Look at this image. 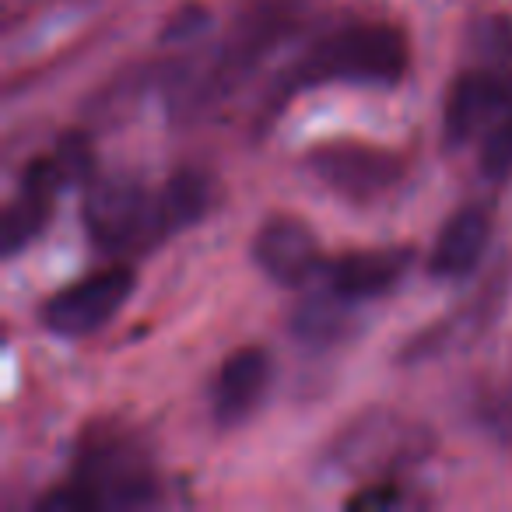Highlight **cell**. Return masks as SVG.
I'll list each match as a JSON object with an SVG mask.
<instances>
[{"label": "cell", "mask_w": 512, "mask_h": 512, "mask_svg": "<svg viewBox=\"0 0 512 512\" xmlns=\"http://www.w3.org/2000/svg\"><path fill=\"white\" fill-rule=\"evenodd\" d=\"M274 362L264 348H239L221 362L211 386V411L221 428L239 425L260 407V400L271 390Z\"/></svg>", "instance_id": "cell-10"}, {"label": "cell", "mask_w": 512, "mask_h": 512, "mask_svg": "<svg viewBox=\"0 0 512 512\" xmlns=\"http://www.w3.org/2000/svg\"><path fill=\"white\" fill-rule=\"evenodd\" d=\"M36 512H99V505H95V498L71 477V481L60 484V488L46 491L36 502Z\"/></svg>", "instance_id": "cell-16"}, {"label": "cell", "mask_w": 512, "mask_h": 512, "mask_svg": "<svg viewBox=\"0 0 512 512\" xmlns=\"http://www.w3.org/2000/svg\"><path fill=\"white\" fill-rule=\"evenodd\" d=\"M306 165L327 190L348 200H372L404 179V162L376 144H323Z\"/></svg>", "instance_id": "cell-7"}, {"label": "cell", "mask_w": 512, "mask_h": 512, "mask_svg": "<svg viewBox=\"0 0 512 512\" xmlns=\"http://www.w3.org/2000/svg\"><path fill=\"white\" fill-rule=\"evenodd\" d=\"M299 22V8L295 4H267L260 11H249L246 18L235 22V29L218 43L200 67H183L172 85V99H176L179 113H197V109L218 102L232 88L253 74V67L278 50L281 39L295 29Z\"/></svg>", "instance_id": "cell-2"}, {"label": "cell", "mask_w": 512, "mask_h": 512, "mask_svg": "<svg viewBox=\"0 0 512 512\" xmlns=\"http://www.w3.org/2000/svg\"><path fill=\"white\" fill-rule=\"evenodd\" d=\"M74 481L95 498L99 512L137 509L158 495L148 456L127 435H102V439L88 442L74 467Z\"/></svg>", "instance_id": "cell-3"}, {"label": "cell", "mask_w": 512, "mask_h": 512, "mask_svg": "<svg viewBox=\"0 0 512 512\" xmlns=\"http://www.w3.org/2000/svg\"><path fill=\"white\" fill-rule=\"evenodd\" d=\"M253 260L281 288H302L323 267L316 232L292 214H278L260 225L253 239Z\"/></svg>", "instance_id": "cell-8"}, {"label": "cell", "mask_w": 512, "mask_h": 512, "mask_svg": "<svg viewBox=\"0 0 512 512\" xmlns=\"http://www.w3.org/2000/svg\"><path fill=\"white\" fill-rule=\"evenodd\" d=\"M414 267V249L411 246H379V249H355L323 267L327 274V288L341 295L344 302H372L390 295L407 271Z\"/></svg>", "instance_id": "cell-9"}, {"label": "cell", "mask_w": 512, "mask_h": 512, "mask_svg": "<svg viewBox=\"0 0 512 512\" xmlns=\"http://www.w3.org/2000/svg\"><path fill=\"white\" fill-rule=\"evenodd\" d=\"M481 172L488 179H509L512 176V116L484 134L481 144Z\"/></svg>", "instance_id": "cell-15"}, {"label": "cell", "mask_w": 512, "mask_h": 512, "mask_svg": "<svg viewBox=\"0 0 512 512\" xmlns=\"http://www.w3.org/2000/svg\"><path fill=\"white\" fill-rule=\"evenodd\" d=\"M407 64H411V53H407L404 32L383 22H355L316 39L292 64L281 88L285 95L320 85L393 88L404 81Z\"/></svg>", "instance_id": "cell-1"}, {"label": "cell", "mask_w": 512, "mask_h": 512, "mask_svg": "<svg viewBox=\"0 0 512 512\" xmlns=\"http://www.w3.org/2000/svg\"><path fill=\"white\" fill-rule=\"evenodd\" d=\"M488 242H491V214L477 204L460 207L442 225L439 239L432 246V256H428V271L435 278H467L481 264Z\"/></svg>", "instance_id": "cell-11"}, {"label": "cell", "mask_w": 512, "mask_h": 512, "mask_svg": "<svg viewBox=\"0 0 512 512\" xmlns=\"http://www.w3.org/2000/svg\"><path fill=\"white\" fill-rule=\"evenodd\" d=\"M57 193V186H50L43 176L25 169L22 186L11 197V204L4 207V221H0V253L8 256V260L22 253L29 242L39 239V232L50 221V207Z\"/></svg>", "instance_id": "cell-13"}, {"label": "cell", "mask_w": 512, "mask_h": 512, "mask_svg": "<svg viewBox=\"0 0 512 512\" xmlns=\"http://www.w3.org/2000/svg\"><path fill=\"white\" fill-rule=\"evenodd\" d=\"M348 306L341 295H334L327 288V295H309L292 316V330L302 344H334L344 337L348 330L351 316H348Z\"/></svg>", "instance_id": "cell-14"}, {"label": "cell", "mask_w": 512, "mask_h": 512, "mask_svg": "<svg viewBox=\"0 0 512 512\" xmlns=\"http://www.w3.org/2000/svg\"><path fill=\"white\" fill-rule=\"evenodd\" d=\"M400 491L393 484H369L365 491H358L355 498H348V509H379V505H397Z\"/></svg>", "instance_id": "cell-17"}, {"label": "cell", "mask_w": 512, "mask_h": 512, "mask_svg": "<svg viewBox=\"0 0 512 512\" xmlns=\"http://www.w3.org/2000/svg\"><path fill=\"white\" fill-rule=\"evenodd\" d=\"M512 116V67L491 64L474 67V71L460 74L449 85L446 95V141L453 148L474 141L477 134H488L495 123Z\"/></svg>", "instance_id": "cell-6"}, {"label": "cell", "mask_w": 512, "mask_h": 512, "mask_svg": "<svg viewBox=\"0 0 512 512\" xmlns=\"http://www.w3.org/2000/svg\"><path fill=\"white\" fill-rule=\"evenodd\" d=\"M137 278L130 267H102L88 278L67 285L43 306V327L60 337H88L102 330L134 292Z\"/></svg>", "instance_id": "cell-5"}, {"label": "cell", "mask_w": 512, "mask_h": 512, "mask_svg": "<svg viewBox=\"0 0 512 512\" xmlns=\"http://www.w3.org/2000/svg\"><path fill=\"white\" fill-rule=\"evenodd\" d=\"M88 239L102 253H127L151 242V197L130 176H95L81 204Z\"/></svg>", "instance_id": "cell-4"}, {"label": "cell", "mask_w": 512, "mask_h": 512, "mask_svg": "<svg viewBox=\"0 0 512 512\" xmlns=\"http://www.w3.org/2000/svg\"><path fill=\"white\" fill-rule=\"evenodd\" d=\"M214 207V183L200 169H179L162 190L151 197V242L169 239L183 228L197 225Z\"/></svg>", "instance_id": "cell-12"}]
</instances>
